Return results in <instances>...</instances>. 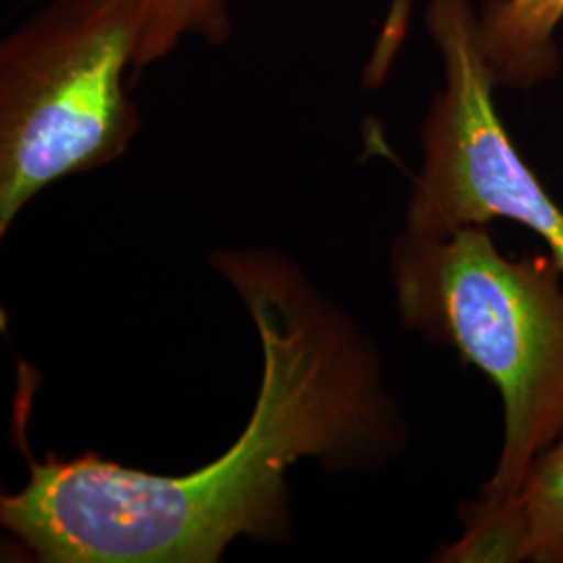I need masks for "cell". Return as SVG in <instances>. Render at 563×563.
Masks as SVG:
<instances>
[{
    "instance_id": "obj_1",
    "label": "cell",
    "mask_w": 563,
    "mask_h": 563,
    "mask_svg": "<svg viewBox=\"0 0 563 563\" xmlns=\"http://www.w3.org/2000/svg\"><path fill=\"white\" fill-rule=\"evenodd\" d=\"M257 325L260 397L220 460L155 476L97 453L36 462L0 501V522L48 563H211L239 537L284 526V474L302 457L330 470H376L405 446L380 357L360 328L292 265L260 253L213 257Z\"/></svg>"
},
{
    "instance_id": "obj_2",
    "label": "cell",
    "mask_w": 563,
    "mask_h": 563,
    "mask_svg": "<svg viewBox=\"0 0 563 563\" xmlns=\"http://www.w3.org/2000/svg\"><path fill=\"white\" fill-rule=\"evenodd\" d=\"M397 311L426 341L457 351L504 401V444L478 497L518 499L526 472L563 437V269L551 253L505 257L486 225L444 239L399 234Z\"/></svg>"
},
{
    "instance_id": "obj_3",
    "label": "cell",
    "mask_w": 563,
    "mask_h": 563,
    "mask_svg": "<svg viewBox=\"0 0 563 563\" xmlns=\"http://www.w3.org/2000/svg\"><path fill=\"white\" fill-rule=\"evenodd\" d=\"M141 0H44L0 42V234L44 188L120 159Z\"/></svg>"
},
{
    "instance_id": "obj_4",
    "label": "cell",
    "mask_w": 563,
    "mask_h": 563,
    "mask_svg": "<svg viewBox=\"0 0 563 563\" xmlns=\"http://www.w3.org/2000/svg\"><path fill=\"white\" fill-rule=\"evenodd\" d=\"M423 21L443 59L444 86L423 120L422 167L402 232L444 239L465 225L509 220L532 230L563 269V209L497 113L476 9L470 0H430Z\"/></svg>"
},
{
    "instance_id": "obj_5",
    "label": "cell",
    "mask_w": 563,
    "mask_h": 563,
    "mask_svg": "<svg viewBox=\"0 0 563 563\" xmlns=\"http://www.w3.org/2000/svg\"><path fill=\"white\" fill-rule=\"evenodd\" d=\"M562 20L563 0H486L478 32L495 86L530 90L553 78L560 69L553 34Z\"/></svg>"
},
{
    "instance_id": "obj_6",
    "label": "cell",
    "mask_w": 563,
    "mask_h": 563,
    "mask_svg": "<svg viewBox=\"0 0 563 563\" xmlns=\"http://www.w3.org/2000/svg\"><path fill=\"white\" fill-rule=\"evenodd\" d=\"M142 27L134 78L153 63L176 53L186 41L223 46L232 38L230 0H141Z\"/></svg>"
},
{
    "instance_id": "obj_7",
    "label": "cell",
    "mask_w": 563,
    "mask_h": 563,
    "mask_svg": "<svg viewBox=\"0 0 563 563\" xmlns=\"http://www.w3.org/2000/svg\"><path fill=\"white\" fill-rule=\"evenodd\" d=\"M463 532L443 547L434 562L520 563L528 562V518L520 501L495 504L476 495L462 507Z\"/></svg>"
},
{
    "instance_id": "obj_8",
    "label": "cell",
    "mask_w": 563,
    "mask_h": 563,
    "mask_svg": "<svg viewBox=\"0 0 563 563\" xmlns=\"http://www.w3.org/2000/svg\"><path fill=\"white\" fill-rule=\"evenodd\" d=\"M518 501L528 518V562L563 563V437L530 463Z\"/></svg>"
}]
</instances>
